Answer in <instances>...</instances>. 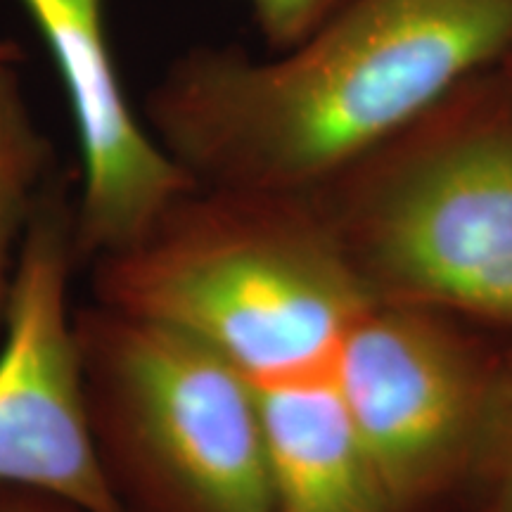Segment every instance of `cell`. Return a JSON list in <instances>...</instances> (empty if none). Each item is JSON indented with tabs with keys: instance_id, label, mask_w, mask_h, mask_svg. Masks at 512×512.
<instances>
[{
	"instance_id": "12",
	"label": "cell",
	"mask_w": 512,
	"mask_h": 512,
	"mask_svg": "<svg viewBox=\"0 0 512 512\" xmlns=\"http://www.w3.org/2000/svg\"><path fill=\"white\" fill-rule=\"evenodd\" d=\"M0 512H91L72 498L31 486L0 484Z\"/></svg>"
},
{
	"instance_id": "13",
	"label": "cell",
	"mask_w": 512,
	"mask_h": 512,
	"mask_svg": "<svg viewBox=\"0 0 512 512\" xmlns=\"http://www.w3.org/2000/svg\"><path fill=\"white\" fill-rule=\"evenodd\" d=\"M0 60H27V50L15 38H0Z\"/></svg>"
},
{
	"instance_id": "7",
	"label": "cell",
	"mask_w": 512,
	"mask_h": 512,
	"mask_svg": "<svg viewBox=\"0 0 512 512\" xmlns=\"http://www.w3.org/2000/svg\"><path fill=\"white\" fill-rule=\"evenodd\" d=\"M46 43L76 140L74 240L81 268L136 242L183 192L195 188L136 114L121 83L105 0H19Z\"/></svg>"
},
{
	"instance_id": "11",
	"label": "cell",
	"mask_w": 512,
	"mask_h": 512,
	"mask_svg": "<svg viewBox=\"0 0 512 512\" xmlns=\"http://www.w3.org/2000/svg\"><path fill=\"white\" fill-rule=\"evenodd\" d=\"M268 53L297 46L344 0H245Z\"/></svg>"
},
{
	"instance_id": "14",
	"label": "cell",
	"mask_w": 512,
	"mask_h": 512,
	"mask_svg": "<svg viewBox=\"0 0 512 512\" xmlns=\"http://www.w3.org/2000/svg\"><path fill=\"white\" fill-rule=\"evenodd\" d=\"M498 72L503 74V79L508 81V86L512 88V48H510V53L503 57L501 64H498Z\"/></svg>"
},
{
	"instance_id": "9",
	"label": "cell",
	"mask_w": 512,
	"mask_h": 512,
	"mask_svg": "<svg viewBox=\"0 0 512 512\" xmlns=\"http://www.w3.org/2000/svg\"><path fill=\"white\" fill-rule=\"evenodd\" d=\"M19 60H0V335L22 242L48 185L60 174L55 147L31 112Z\"/></svg>"
},
{
	"instance_id": "6",
	"label": "cell",
	"mask_w": 512,
	"mask_h": 512,
	"mask_svg": "<svg viewBox=\"0 0 512 512\" xmlns=\"http://www.w3.org/2000/svg\"><path fill=\"white\" fill-rule=\"evenodd\" d=\"M76 185L57 174L19 252L0 335V484L121 512L102 477L83 403L72 285Z\"/></svg>"
},
{
	"instance_id": "10",
	"label": "cell",
	"mask_w": 512,
	"mask_h": 512,
	"mask_svg": "<svg viewBox=\"0 0 512 512\" xmlns=\"http://www.w3.org/2000/svg\"><path fill=\"white\" fill-rule=\"evenodd\" d=\"M465 512H512V344L496 368Z\"/></svg>"
},
{
	"instance_id": "2",
	"label": "cell",
	"mask_w": 512,
	"mask_h": 512,
	"mask_svg": "<svg viewBox=\"0 0 512 512\" xmlns=\"http://www.w3.org/2000/svg\"><path fill=\"white\" fill-rule=\"evenodd\" d=\"M88 271L93 302L195 337L254 384L328 375L375 302L311 190L195 185Z\"/></svg>"
},
{
	"instance_id": "8",
	"label": "cell",
	"mask_w": 512,
	"mask_h": 512,
	"mask_svg": "<svg viewBox=\"0 0 512 512\" xmlns=\"http://www.w3.org/2000/svg\"><path fill=\"white\" fill-rule=\"evenodd\" d=\"M256 392L273 512H392L330 373Z\"/></svg>"
},
{
	"instance_id": "4",
	"label": "cell",
	"mask_w": 512,
	"mask_h": 512,
	"mask_svg": "<svg viewBox=\"0 0 512 512\" xmlns=\"http://www.w3.org/2000/svg\"><path fill=\"white\" fill-rule=\"evenodd\" d=\"M74 325L88 430L121 512H273L259 392L242 370L93 299Z\"/></svg>"
},
{
	"instance_id": "5",
	"label": "cell",
	"mask_w": 512,
	"mask_h": 512,
	"mask_svg": "<svg viewBox=\"0 0 512 512\" xmlns=\"http://www.w3.org/2000/svg\"><path fill=\"white\" fill-rule=\"evenodd\" d=\"M503 347L413 304L373 302L330 368L392 512H465Z\"/></svg>"
},
{
	"instance_id": "1",
	"label": "cell",
	"mask_w": 512,
	"mask_h": 512,
	"mask_svg": "<svg viewBox=\"0 0 512 512\" xmlns=\"http://www.w3.org/2000/svg\"><path fill=\"white\" fill-rule=\"evenodd\" d=\"M512 48V0H344L297 46H192L143 121L197 185L313 190Z\"/></svg>"
},
{
	"instance_id": "3",
	"label": "cell",
	"mask_w": 512,
	"mask_h": 512,
	"mask_svg": "<svg viewBox=\"0 0 512 512\" xmlns=\"http://www.w3.org/2000/svg\"><path fill=\"white\" fill-rule=\"evenodd\" d=\"M311 192L375 302L512 335V88L498 67Z\"/></svg>"
}]
</instances>
